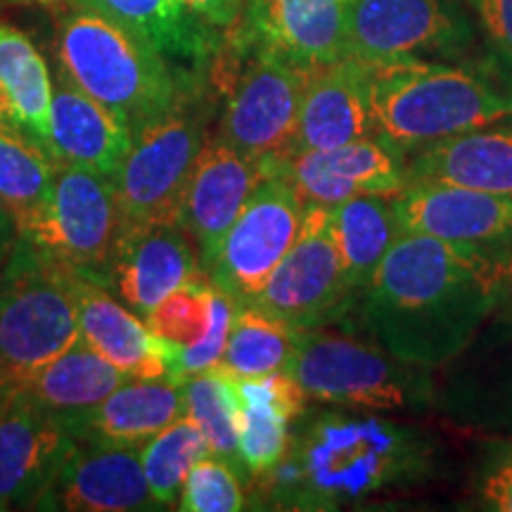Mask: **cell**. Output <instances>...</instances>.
Segmentation results:
<instances>
[{
  "instance_id": "1",
  "label": "cell",
  "mask_w": 512,
  "mask_h": 512,
  "mask_svg": "<svg viewBox=\"0 0 512 512\" xmlns=\"http://www.w3.org/2000/svg\"><path fill=\"white\" fill-rule=\"evenodd\" d=\"M496 311V254L403 233L358 299L363 325L401 361L437 368Z\"/></svg>"
},
{
  "instance_id": "2",
  "label": "cell",
  "mask_w": 512,
  "mask_h": 512,
  "mask_svg": "<svg viewBox=\"0 0 512 512\" xmlns=\"http://www.w3.org/2000/svg\"><path fill=\"white\" fill-rule=\"evenodd\" d=\"M432 446L411 427L373 415L323 413L268 472L280 508L337 510L430 470Z\"/></svg>"
},
{
  "instance_id": "3",
  "label": "cell",
  "mask_w": 512,
  "mask_h": 512,
  "mask_svg": "<svg viewBox=\"0 0 512 512\" xmlns=\"http://www.w3.org/2000/svg\"><path fill=\"white\" fill-rule=\"evenodd\" d=\"M377 138L403 155L439 140L512 124V72L494 57L373 67Z\"/></svg>"
},
{
  "instance_id": "4",
  "label": "cell",
  "mask_w": 512,
  "mask_h": 512,
  "mask_svg": "<svg viewBox=\"0 0 512 512\" xmlns=\"http://www.w3.org/2000/svg\"><path fill=\"white\" fill-rule=\"evenodd\" d=\"M57 60L83 93L124 121L131 136L200 88L155 48L83 5L57 17Z\"/></svg>"
},
{
  "instance_id": "5",
  "label": "cell",
  "mask_w": 512,
  "mask_h": 512,
  "mask_svg": "<svg viewBox=\"0 0 512 512\" xmlns=\"http://www.w3.org/2000/svg\"><path fill=\"white\" fill-rule=\"evenodd\" d=\"M287 373L306 396L347 408L394 413L420 411L432 399L427 370L401 361L377 339H361L323 325L297 330Z\"/></svg>"
},
{
  "instance_id": "6",
  "label": "cell",
  "mask_w": 512,
  "mask_h": 512,
  "mask_svg": "<svg viewBox=\"0 0 512 512\" xmlns=\"http://www.w3.org/2000/svg\"><path fill=\"white\" fill-rule=\"evenodd\" d=\"M79 339L74 273L17 240L0 280V382L19 389Z\"/></svg>"
},
{
  "instance_id": "7",
  "label": "cell",
  "mask_w": 512,
  "mask_h": 512,
  "mask_svg": "<svg viewBox=\"0 0 512 512\" xmlns=\"http://www.w3.org/2000/svg\"><path fill=\"white\" fill-rule=\"evenodd\" d=\"M121 226L112 178L76 164H60L48 200L17 240L43 259L81 278L107 283Z\"/></svg>"
},
{
  "instance_id": "8",
  "label": "cell",
  "mask_w": 512,
  "mask_h": 512,
  "mask_svg": "<svg viewBox=\"0 0 512 512\" xmlns=\"http://www.w3.org/2000/svg\"><path fill=\"white\" fill-rule=\"evenodd\" d=\"M190 98L133 131L131 150L112 178L121 226L178 221V207L188 176L200 155L204 119Z\"/></svg>"
},
{
  "instance_id": "9",
  "label": "cell",
  "mask_w": 512,
  "mask_h": 512,
  "mask_svg": "<svg viewBox=\"0 0 512 512\" xmlns=\"http://www.w3.org/2000/svg\"><path fill=\"white\" fill-rule=\"evenodd\" d=\"M242 67L228 86L216 138L252 159L278 157L290 150L309 69L275 50L235 36Z\"/></svg>"
},
{
  "instance_id": "10",
  "label": "cell",
  "mask_w": 512,
  "mask_h": 512,
  "mask_svg": "<svg viewBox=\"0 0 512 512\" xmlns=\"http://www.w3.org/2000/svg\"><path fill=\"white\" fill-rule=\"evenodd\" d=\"M475 31L453 0H347V57L380 67L470 57Z\"/></svg>"
},
{
  "instance_id": "11",
  "label": "cell",
  "mask_w": 512,
  "mask_h": 512,
  "mask_svg": "<svg viewBox=\"0 0 512 512\" xmlns=\"http://www.w3.org/2000/svg\"><path fill=\"white\" fill-rule=\"evenodd\" d=\"M354 302L332 238L330 207L306 204L297 240L249 304L304 330L330 323Z\"/></svg>"
},
{
  "instance_id": "12",
  "label": "cell",
  "mask_w": 512,
  "mask_h": 512,
  "mask_svg": "<svg viewBox=\"0 0 512 512\" xmlns=\"http://www.w3.org/2000/svg\"><path fill=\"white\" fill-rule=\"evenodd\" d=\"M306 204L285 178L266 176L221 242L207 278L235 304H249L297 240Z\"/></svg>"
},
{
  "instance_id": "13",
  "label": "cell",
  "mask_w": 512,
  "mask_h": 512,
  "mask_svg": "<svg viewBox=\"0 0 512 512\" xmlns=\"http://www.w3.org/2000/svg\"><path fill=\"white\" fill-rule=\"evenodd\" d=\"M261 162L268 176L285 178L304 204L323 207L361 195L394 197L408 185L406 155L377 136L332 150L285 152Z\"/></svg>"
},
{
  "instance_id": "14",
  "label": "cell",
  "mask_w": 512,
  "mask_h": 512,
  "mask_svg": "<svg viewBox=\"0 0 512 512\" xmlns=\"http://www.w3.org/2000/svg\"><path fill=\"white\" fill-rule=\"evenodd\" d=\"M266 176L261 159L242 155L216 136L204 140L178 207V223L190 235L204 275L230 226Z\"/></svg>"
},
{
  "instance_id": "15",
  "label": "cell",
  "mask_w": 512,
  "mask_h": 512,
  "mask_svg": "<svg viewBox=\"0 0 512 512\" xmlns=\"http://www.w3.org/2000/svg\"><path fill=\"white\" fill-rule=\"evenodd\" d=\"M401 233L482 247L501 254L512 245V197L451 183L411 181L392 197Z\"/></svg>"
},
{
  "instance_id": "16",
  "label": "cell",
  "mask_w": 512,
  "mask_h": 512,
  "mask_svg": "<svg viewBox=\"0 0 512 512\" xmlns=\"http://www.w3.org/2000/svg\"><path fill=\"white\" fill-rule=\"evenodd\" d=\"M202 275L200 256L181 223H138L119 228L105 287H114L121 302L145 320L164 297Z\"/></svg>"
},
{
  "instance_id": "17",
  "label": "cell",
  "mask_w": 512,
  "mask_h": 512,
  "mask_svg": "<svg viewBox=\"0 0 512 512\" xmlns=\"http://www.w3.org/2000/svg\"><path fill=\"white\" fill-rule=\"evenodd\" d=\"M38 510L136 512L162 510L147 486L140 446L76 439Z\"/></svg>"
},
{
  "instance_id": "18",
  "label": "cell",
  "mask_w": 512,
  "mask_h": 512,
  "mask_svg": "<svg viewBox=\"0 0 512 512\" xmlns=\"http://www.w3.org/2000/svg\"><path fill=\"white\" fill-rule=\"evenodd\" d=\"M74 444L60 415L15 392L0 415V498L10 508H36Z\"/></svg>"
},
{
  "instance_id": "19",
  "label": "cell",
  "mask_w": 512,
  "mask_h": 512,
  "mask_svg": "<svg viewBox=\"0 0 512 512\" xmlns=\"http://www.w3.org/2000/svg\"><path fill=\"white\" fill-rule=\"evenodd\" d=\"M375 136L373 67L356 57H342L309 69L297 131L287 152L332 150Z\"/></svg>"
},
{
  "instance_id": "20",
  "label": "cell",
  "mask_w": 512,
  "mask_h": 512,
  "mask_svg": "<svg viewBox=\"0 0 512 512\" xmlns=\"http://www.w3.org/2000/svg\"><path fill=\"white\" fill-rule=\"evenodd\" d=\"M238 27L302 69L347 57V0H245Z\"/></svg>"
},
{
  "instance_id": "21",
  "label": "cell",
  "mask_w": 512,
  "mask_h": 512,
  "mask_svg": "<svg viewBox=\"0 0 512 512\" xmlns=\"http://www.w3.org/2000/svg\"><path fill=\"white\" fill-rule=\"evenodd\" d=\"M76 5L131 31L195 83L204 81L221 55V31L195 15L183 0H76Z\"/></svg>"
},
{
  "instance_id": "22",
  "label": "cell",
  "mask_w": 512,
  "mask_h": 512,
  "mask_svg": "<svg viewBox=\"0 0 512 512\" xmlns=\"http://www.w3.org/2000/svg\"><path fill=\"white\" fill-rule=\"evenodd\" d=\"M74 294L79 306L81 339L95 354L128 377L138 380L166 377L171 344L147 328L138 313L119 304L105 285L76 273Z\"/></svg>"
},
{
  "instance_id": "23",
  "label": "cell",
  "mask_w": 512,
  "mask_h": 512,
  "mask_svg": "<svg viewBox=\"0 0 512 512\" xmlns=\"http://www.w3.org/2000/svg\"><path fill=\"white\" fill-rule=\"evenodd\" d=\"M131 140L124 121L83 93L62 69L57 72L50 105V143L57 164L86 166L114 178Z\"/></svg>"
},
{
  "instance_id": "24",
  "label": "cell",
  "mask_w": 512,
  "mask_h": 512,
  "mask_svg": "<svg viewBox=\"0 0 512 512\" xmlns=\"http://www.w3.org/2000/svg\"><path fill=\"white\" fill-rule=\"evenodd\" d=\"M235 389L240 463L252 477H264L290 448V422L302 415L306 392L287 370L235 380Z\"/></svg>"
},
{
  "instance_id": "25",
  "label": "cell",
  "mask_w": 512,
  "mask_h": 512,
  "mask_svg": "<svg viewBox=\"0 0 512 512\" xmlns=\"http://www.w3.org/2000/svg\"><path fill=\"white\" fill-rule=\"evenodd\" d=\"M408 183L432 181L512 197V124L439 140L406 157Z\"/></svg>"
},
{
  "instance_id": "26",
  "label": "cell",
  "mask_w": 512,
  "mask_h": 512,
  "mask_svg": "<svg viewBox=\"0 0 512 512\" xmlns=\"http://www.w3.org/2000/svg\"><path fill=\"white\" fill-rule=\"evenodd\" d=\"M183 384L169 377H131L100 401L91 413L67 422L76 439H95L119 446H143L164 427L181 418Z\"/></svg>"
},
{
  "instance_id": "27",
  "label": "cell",
  "mask_w": 512,
  "mask_h": 512,
  "mask_svg": "<svg viewBox=\"0 0 512 512\" xmlns=\"http://www.w3.org/2000/svg\"><path fill=\"white\" fill-rule=\"evenodd\" d=\"M53 79L34 41L0 22V126L41 147L55 162L50 143Z\"/></svg>"
},
{
  "instance_id": "28",
  "label": "cell",
  "mask_w": 512,
  "mask_h": 512,
  "mask_svg": "<svg viewBox=\"0 0 512 512\" xmlns=\"http://www.w3.org/2000/svg\"><path fill=\"white\" fill-rule=\"evenodd\" d=\"M126 380L131 377L79 339L41 370H36L17 392H22L36 406L60 415L64 422H72L91 413Z\"/></svg>"
},
{
  "instance_id": "29",
  "label": "cell",
  "mask_w": 512,
  "mask_h": 512,
  "mask_svg": "<svg viewBox=\"0 0 512 512\" xmlns=\"http://www.w3.org/2000/svg\"><path fill=\"white\" fill-rule=\"evenodd\" d=\"M330 228L349 287L361 299L377 266L401 238L392 197L361 195L330 207Z\"/></svg>"
},
{
  "instance_id": "30",
  "label": "cell",
  "mask_w": 512,
  "mask_h": 512,
  "mask_svg": "<svg viewBox=\"0 0 512 512\" xmlns=\"http://www.w3.org/2000/svg\"><path fill=\"white\" fill-rule=\"evenodd\" d=\"M294 339H297V328H292L290 323L252 304H238L226 354L216 370L235 380L278 373L290 363Z\"/></svg>"
},
{
  "instance_id": "31",
  "label": "cell",
  "mask_w": 512,
  "mask_h": 512,
  "mask_svg": "<svg viewBox=\"0 0 512 512\" xmlns=\"http://www.w3.org/2000/svg\"><path fill=\"white\" fill-rule=\"evenodd\" d=\"M60 164L41 147L0 126V202L24 228L48 200Z\"/></svg>"
},
{
  "instance_id": "32",
  "label": "cell",
  "mask_w": 512,
  "mask_h": 512,
  "mask_svg": "<svg viewBox=\"0 0 512 512\" xmlns=\"http://www.w3.org/2000/svg\"><path fill=\"white\" fill-rule=\"evenodd\" d=\"M183 413L200 427L211 456L228 460L245 475L238 456V389L233 377L211 370L183 382Z\"/></svg>"
},
{
  "instance_id": "33",
  "label": "cell",
  "mask_w": 512,
  "mask_h": 512,
  "mask_svg": "<svg viewBox=\"0 0 512 512\" xmlns=\"http://www.w3.org/2000/svg\"><path fill=\"white\" fill-rule=\"evenodd\" d=\"M204 456H209L207 439L188 415H181L155 437L147 439L140 446V463L152 498L162 508L176 505L190 470Z\"/></svg>"
},
{
  "instance_id": "34",
  "label": "cell",
  "mask_w": 512,
  "mask_h": 512,
  "mask_svg": "<svg viewBox=\"0 0 512 512\" xmlns=\"http://www.w3.org/2000/svg\"><path fill=\"white\" fill-rule=\"evenodd\" d=\"M211 299H214V287L202 275L164 297L147 313L145 325L164 342L192 347L202 342L211 325Z\"/></svg>"
},
{
  "instance_id": "35",
  "label": "cell",
  "mask_w": 512,
  "mask_h": 512,
  "mask_svg": "<svg viewBox=\"0 0 512 512\" xmlns=\"http://www.w3.org/2000/svg\"><path fill=\"white\" fill-rule=\"evenodd\" d=\"M245 503L240 472L228 460L209 453L190 470L176 508L183 512H238Z\"/></svg>"
},
{
  "instance_id": "36",
  "label": "cell",
  "mask_w": 512,
  "mask_h": 512,
  "mask_svg": "<svg viewBox=\"0 0 512 512\" xmlns=\"http://www.w3.org/2000/svg\"><path fill=\"white\" fill-rule=\"evenodd\" d=\"M214 299H211V325L202 342L192 347H176L171 344L169 366H166V377L174 382H188L190 377L211 373L221 366V358L226 354L230 328H233L235 304L226 292L219 290L214 283Z\"/></svg>"
},
{
  "instance_id": "37",
  "label": "cell",
  "mask_w": 512,
  "mask_h": 512,
  "mask_svg": "<svg viewBox=\"0 0 512 512\" xmlns=\"http://www.w3.org/2000/svg\"><path fill=\"white\" fill-rule=\"evenodd\" d=\"M489 55L512 72V0H467Z\"/></svg>"
},
{
  "instance_id": "38",
  "label": "cell",
  "mask_w": 512,
  "mask_h": 512,
  "mask_svg": "<svg viewBox=\"0 0 512 512\" xmlns=\"http://www.w3.org/2000/svg\"><path fill=\"white\" fill-rule=\"evenodd\" d=\"M479 496L489 510L512 512V441L491 448L479 475Z\"/></svg>"
},
{
  "instance_id": "39",
  "label": "cell",
  "mask_w": 512,
  "mask_h": 512,
  "mask_svg": "<svg viewBox=\"0 0 512 512\" xmlns=\"http://www.w3.org/2000/svg\"><path fill=\"white\" fill-rule=\"evenodd\" d=\"M188 8L200 15L204 22L219 31L238 29L242 17V3L245 0H183Z\"/></svg>"
},
{
  "instance_id": "40",
  "label": "cell",
  "mask_w": 512,
  "mask_h": 512,
  "mask_svg": "<svg viewBox=\"0 0 512 512\" xmlns=\"http://www.w3.org/2000/svg\"><path fill=\"white\" fill-rule=\"evenodd\" d=\"M512 320V245L496 254V311Z\"/></svg>"
},
{
  "instance_id": "41",
  "label": "cell",
  "mask_w": 512,
  "mask_h": 512,
  "mask_svg": "<svg viewBox=\"0 0 512 512\" xmlns=\"http://www.w3.org/2000/svg\"><path fill=\"white\" fill-rule=\"evenodd\" d=\"M17 221L15 216L10 214V209L0 202V266L8 264L12 249L17 245Z\"/></svg>"
},
{
  "instance_id": "42",
  "label": "cell",
  "mask_w": 512,
  "mask_h": 512,
  "mask_svg": "<svg viewBox=\"0 0 512 512\" xmlns=\"http://www.w3.org/2000/svg\"><path fill=\"white\" fill-rule=\"evenodd\" d=\"M15 5H24V8H41V10H53V12H62L67 8L76 5V0H10Z\"/></svg>"
},
{
  "instance_id": "43",
  "label": "cell",
  "mask_w": 512,
  "mask_h": 512,
  "mask_svg": "<svg viewBox=\"0 0 512 512\" xmlns=\"http://www.w3.org/2000/svg\"><path fill=\"white\" fill-rule=\"evenodd\" d=\"M17 389L10 387V384L0 382V415L5 413V408H8V403L12 401V396H15Z\"/></svg>"
},
{
  "instance_id": "44",
  "label": "cell",
  "mask_w": 512,
  "mask_h": 512,
  "mask_svg": "<svg viewBox=\"0 0 512 512\" xmlns=\"http://www.w3.org/2000/svg\"><path fill=\"white\" fill-rule=\"evenodd\" d=\"M3 510H10V505H8V503H5V501H3V498H0V512H3Z\"/></svg>"
}]
</instances>
